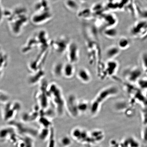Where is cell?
<instances>
[{
	"mask_svg": "<svg viewBox=\"0 0 147 147\" xmlns=\"http://www.w3.org/2000/svg\"><path fill=\"white\" fill-rule=\"evenodd\" d=\"M104 35L107 38L113 39L117 35V31L113 27H109L106 28L104 31Z\"/></svg>",
	"mask_w": 147,
	"mask_h": 147,
	"instance_id": "cell-17",
	"label": "cell"
},
{
	"mask_svg": "<svg viewBox=\"0 0 147 147\" xmlns=\"http://www.w3.org/2000/svg\"><path fill=\"white\" fill-rule=\"evenodd\" d=\"M19 135L10 124L0 127V142H9L16 146L20 138Z\"/></svg>",
	"mask_w": 147,
	"mask_h": 147,
	"instance_id": "cell-3",
	"label": "cell"
},
{
	"mask_svg": "<svg viewBox=\"0 0 147 147\" xmlns=\"http://www.w3.org/2000/svg\"><path fill=\"white\" fill-rule=\"evenodd\" d=\"M141 118L143 124L145 126L147 125V106L142 107L141 109Z\"/></svg>",
	"mask_w": 147,
	"mask_h": 147,
	"instance_id": "cell-24",
	"label": "cell"
},
{
	"mask_svg": "<svg viewBox=\"0 0 147 147\" xmlns=\"http://www.w3.org/2000/svg\"><path fill=\"white\" fill-rule=\"evenodd\" d=\"M90 104L86 100H79L78 102V109L80 113H84L90 109Z\"/></svg>",
	"mask_w": 147,
	"mask_h": 147,
	"instance_id": "cell-16",
	"label": "cell"
},
{
	"mask_svg": "<svg viewBox=\"0 0 147 147\" xmlns=\"http://www.w3.org/2000/svg\"><path fill=\"white\" fill-rule=\"evenodd\" d=\"M140 59L142 70L147 76V53H143L141 55Z\"/></svg>",
	"mask_w": 147,
	"mask_h": 147,
	"instance_id": "cell-20",
	"label": "cell"
},
{
	"mask_svg": "<svg viewBox=\"0 0 147 147\" xmlns=\"http://www.w3.org/2000/svg\"><path fill=\"white\" fill-rule=\"evenodd\" d=\"M79 80L84 83L88 84L91 82L92 77L90 73L88 70L84 68H81L77 73Z\"/></svg>",
	"mask_w": 147,
	"mask_h": 147,
	"instance_id": "cell-11",
	"label": "cell"
},
{
	"mask_svg": "<svg viewBox=\"0 0 147 147\" xmlns=\"http://www.w3.org/2000/svg\"><path fill=\"white\" fill-rule=\"evenodd\" d=\"M143 71L137 66L126 68L123 71V75L126 82L134 84L141 78Z\"/></svg>",
	"mask_w": 147,
	"mask_h": 147,
	"instance_id": "cell-4",
	"label": "cell"
},
{
	"mask_svg": "<svg viewBox=\"0 0 147 147\" xmlns=\"http://www.w3.org/2000/svg\"><path fill=\"white\" fill-rule=\"evenodd\" d=\"M53 16L51 10L36 12L32 16V21L35 25H41L50 21Z\"/></svg>",
	"mask_w": 147,
	"mask_h": 147,
	"instance_id": "cell-6",
	"label": "cell"
},
{
	"mask_svg": "<svg viewBox=\"0 0 147 147\" xmlns=\"http://www.w3.org/2000/svg\"><path fill=\"white\" fill-rule=\"evenodd\" d=\"M136 84L140 89L143 91H147V78H141Z\"/></svg>",
	"mask_w": 147,
	"mask_h": 147,
	"instance_id": "cell-21",
	"label": "cell"
},
{
	"mask_svg": "<svg viewBox=\"0 0 147 147\" xmlns=\"http://www.w3.org/2000/svg\"><path fill=\"white\" fill-rule=\"evenodd\" d=\"M70 42L67 38L62 36L51 41L50 44L57 52L62 54L67 51Z\"/></svg>",
	"mask_w": 147,
	"mask_h": 147,
	"instance_id": "cell-9",
	"label": "cell"
},
{
	"mask_svg": "<svg viewBox=\"0 0 147 147\" xmlns=\"http://www.w3.org/2000/svg\"><path fill=\"white\" fill-rule=\"evenodd\" d=\"M47 90L48 96L52 100L58 113L62 115L65 108V100L60 88L56 84H51L48 86Z\"/></svg>",
	"mask_w": 147,
	"mask_h": 147,
	"instance_id": "cell-2",
	"label": "cell"
},
{
	"mask_svg": "<svg viewBox=\"0 0 147 147\" xmlns=\"http://www.w3.org/2000/svg\"><path fill=\"white\" fill-rule=\"evenodd\" d=\"M44 72L42 70L38 71V72L35 74L34 75H32V76L30 77V78H29V81L30 82V83L32 84H34L36 83L38 81L40 80V78H41L42 77L44 76Z\"/></svg>",
	"mask_w": 147,
	"mask_h": 147,
	"instance_id": "cell-19",
	"label": "cell"
},
{
	"mask_svg": "<svg viewBox=\"0 0 147 147\" xmlns=\"http://www.w3.org/2000/svg\"><path fill=\"white\" fill-rule=\"evenodd\" d=\"M65 5L68 9L71 10H76L78 7V3L75 0H67Z\"/></svg>",
	"mask_w": 147,
	"mask_h": 147,
	"instance_id": "cell-22",
	"label": "cell"
},
{
	"mask_svg": "<svg viewBox=\"0 0 147 147\" xmlns=\"http://www.w3.org/2000/svg\"><path fill=\"white\" fill-rule=\"evenodd\" d=\"M132 103L129 101L121 100L119 101L116 104V108L117 110L121 112H123L127 115H129L133 113L135 106Z\"/></svg>",
	"mask_w": 147,
	"mask_h": 147,
	"instance_id": "cell-10",
	"label": "cell"
},
{
	"mask_svg": "<svg viewBox=\"0 0 147 147\" xmlns=\"http://www.w3.org/2000/svg\"><path fill=\"white\" fill-rule=\"evenodd\" d=\"M59 143L62 147H69L71 144V141L68 137H63L60 140Z\"/></svg>",
	"mask_w": 147,
	"mask_h": 147,
	"instance_id": "cell-23",
	"label": "cell"
},
{
	"mask_svg": "<svg viewBox=\"0 0 147 147\" xmlns=\"http://www.w3.org/2000/svg\"><path fill=\"white\" fill-rule=\"evenodd\" d=\"M78 100L76 96L71 94L65 100V108L70 115L73 117L78 116L80 113L78 109Z\"/></svg>",
	"mask_w": 147,
	"mask_h": 147,
	"instance_id": "cell-7",
	"label": "cell"
},
{
	"mask_svg": "<svg viewBox=\"0 0 147 147\" xmlns=\"http://www.w3.org/2000/svg\"><path fill=\"white\" fill-rule=\"evenodd\" d=\"M119 67L118 62L114 60H109L104 64L103 69L100 75L101 80H104L106 78L114 76Z\"/></svg>",
	"mask_w": 147,
	"mask_h": 147,
	"instance_id": "cell-5",
	"label": "cell"
},
{
	"mask_svg": "<svg viewBox=\"0 0 147 147\" xmlns=\"http://www.w3.org/2000/svg\"><path fill=\"white\" fill-rule=\"evenodd\" d=\"M75 73V68L74 64L70 63L64 64L63 69V76L67 78L73 77Z\"/></svg>",
	"mask_w": 147,
	"mask_h": 147,
	"instance_id": "cell-12",
	"label": "cell"
},
{
	"mask_svg": "<svg viewBox=\"0 0 147 147\" xmlns=\"http://www.w3.org/2000/svg\"><path fill=\"white\" fill-rule=\"evenodd\" d=\"M20 137L16 144L17 147H32V139L29 136H23Z\"/></svg>",
	"mask_w": 147,
	"mask_h": 147,
	"instance_id": "cell-14",
	"label": "cell"
},
{
	"mask_svg": "<svg viewBox=\"0 0 147 147\" xmlns=\"http://www.w3.org/2000/svg\"><path fill=\"white\" fill-rule=\"evenodd\" d=\"M64 64L61 63H57L53 67V74L57 77H60L63 76V69Z\"/></svg>",
	"mask_w": 147,
	"mask_h": 147,
	"instance_id": "cell-18",
	"label": "cell"
},
{
	"mask_svg": "<svg viewBox=\"0 0 147 147\" xmlns=\"http://www.w3.org/2000/svg\"><path fill=\"white\" fill-rule=\"evenodd\" d=\"M66 51L69 63L74 64L78 62L80 58V51L76 43L70 42Z\"/></svg>",
	"mask_w": 147,
	"mask_h": 147,
	"instance_id": "cell-8",
	"label": "cell"
},
{
	"mask_svg": "<svg viewBox=\"0 0 147 147\" xmlns=\"http://www.w3.org/2000/svg\"><path fill=\"white\" fill-rule=\"evenodd\" d=\"M120 49L115 45H112L108 47L106 51V57L109 60H113L118 56L120 52Z\"/></svg>",
	"mask_w": 147,
	"mask_h": 147,
	"instance_id": "cell-13",
	"label": "cell"
},
{
	"mask_svg": "<svg viewBox=\"0 0 147 147\" xmlns=\"http://www.w3.org/2000/svg\"><path fill=\"white\" fill-rule=\"evenodd\" d=\"M130 43L127 38L122 37L119 38L117 47L121 50H125L130 47Z\"/></svg>",
	"mask_w": 147,
	"mask_h": 147,
	"instance_id": "cell-15",
	"label": "cell"
},
{
	"mask_svg": "<svg viewBox=\"0 0 147 147\" xmlns=\"http://www.w3.org/2000/svg\"><path fill=\"white\" fill-rule=\"evenodd\" d=\"M146 126V127H145L144 130V133L146 134V135H144L145 139L147 141V125Z\"/></svg>",
	"mask_w": 147,
	"mask_h": 147,
	"instance_id": "cell-25",
	"label": "cell"
},
{
	"mask_svg": "<svg viewBox=\"0 0 147 147\" xmlns=\"http://www.w3.org/2000/svg\"><path fill=\"white\" fill-rule=\"evenodd\" d=\"M119 92V89L115 86H110L101 90L90 104L89 109L91 115L97 114L102 104L107 99L118 94Z\"/></svg>",
	"mask_w": 147,
	"mask_h": 147,
	"instance_id": "cell-1",
	"label": "cell"
}]
</instances>
